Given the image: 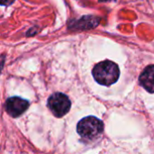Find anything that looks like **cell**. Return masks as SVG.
<instances>
[{
  "mask_svg": "<svg viewBox=\"0 0 154 154\" xmlns=\"http://www.w3.org/2000/svg\"><path fill=\"white\" fill-rule=\"evenodd\" d=\"M29 107V102L18 97H13L6 100L5 110L12 117H18Z\"/></svg>",
  "mask_w": 154,
  "mask_h": 154,
  "instance_id": "277c9868",
  "label": "cell"
},
{
  "mask_svg": "<svg viewBox=\"0 0 154 154\" xmlns=\"http://www.w3.org/2000/svg\"><path fill=\"white\" fill-rule=\"evenodd\" d=\"M71 104L69 97L62 93H55L48 99V107L57 117H62L70 109Z\"/></svg>",
  "mask_w": 154,
  "mask_h": 154,
  "instance_id": "3957f363",
  "label": "cell"
},
{
  "mask_svg": "<svg viewBox=\"0 0 154 154\" xmlns=\"http://www.w3.org/2000/svg\"><path fill=\"white\" fill-rule=\"evenodd\" d=\"M100 2H106V1H110V0H99Z\"/></svg>",
  "mask_w": 154,
  "mask_h": 154,
  "instance_id": "ba28073f",
  "label": "cell"
},
{
  "mask_svg": "<svg viewBox=\"0 0 154 154\" xmlns=\"http://www.w3.org/2000/svg\"><path fill=\"white\" fill-rule=\"evenodd\" d=\"M14 0H2L1 2V5H11Z\"/></svg>",
  "mask_w": 154,
  "mask_h": 154,
  "instance_id": "52a82bcc",
  "label": "cell"
},
{
  "mask_svg": "<svg viewBox=\"0 0 154 154\" xmlns=\"http://www.w3.org/2000/svg\"><path fill=\"white\" fill-rule=\"evenodd\" d=\"M104 130L103 122L94 116H88L81 119L77 126V132L84 140H94L97 138Z\"/></svg>",
  "mask_w": 154,
  "mask_h": 154,
  "instance_id": "7a4b0ae2",
  "label": "cell"
},
{
  "mask_svg": "<svg viewBox=\"0 0 154 154\" xmlns=\"http://www.w3.org/2000/svg\"><path fill=\"white\" fill-rule=\"evenodd\" d=\"M95 80L103 86H111L116 83L120 76V70L115 62L104 60L97 63L92 71Z\"/></svg>",
  "mask_w": 154,
  "mask_h": 154,
  "instance_id": "6da1fadb",
  "label": "cell"
},
{
  "mask_svg": "<svg viewBox=\"0 0 154 154\" xmlns=\"http://www.w3.org/2000/svg\"><path fill=\"white\" fill-rule=\"evenodd\" d=\"M141 85L150 93H154V65L144 69L140 76Z\"/></svg>",
  "mask_w": 154,
  "mask_h": 154,
  "instance_id": "5b68a950",
  "label": "cell"
},
{
  "mask_svg": "<svg viewBox=\"0 0 154 154\" xmlns=\"http://www.w3.org/2000/svg\"><path fill=\"white\" fill-rule=\"evenodd\" d=\"M99 23V19L96 18L95 16H84L80 20L77 21L74 28L77 29H91L96 27Z\"/></svg>",
  "mask_w": 154,
  "mask_h": 154,
  "instance_id": "8992f818",
  "label": "cell"
}]
</instances>
